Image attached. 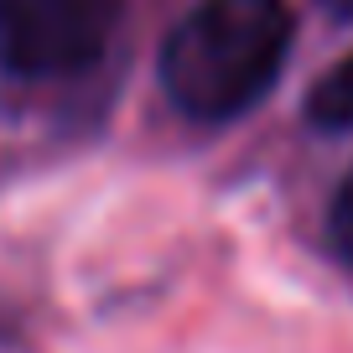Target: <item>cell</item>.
<instances>
[{
  "mask_svg": "<svg viewBox=\"0 0 353 353\" xmlns=\"http://www.w3.org/2000/svg\"><path fill=\"white\" fill-rule=\"evenodd\" d=\"M291 42L281 0H203L161 52V83L198 120H229L260 99Z\"/></svg>",
  "mask_w": 353,
  "mask_h": 353,
  "instance_id": "1",
  "label": "cell"
},
{
  "mask_svg": "<svg viewBox=\"0 0 353 353\" xmlns=\"http://www.w3.org/2000/svg\"><path fill=\"white\" fill-rule=\"evenodd\" d=\"M125 0H0V63L21 78H63L110 47Z\"/></svg>",
  "mask_w": 353,
  "mask_h": 353,
  "instance_id": "2",
  "label": "cell"
},
{
  "mask_svg": "<svg viewBox=\"0 0 353 353\" xmlns=\"http://www.w3.org/2000/svg\"><path fill=\"white\" fill-rule=\"evenodd\" d=\"M307 114H312V125H322V130H348L353 125V57L338 63L317 88H312Z\"/></svg>",
  "mask_w": 353,
  "mask_h": 353,
  "instance_id": "3",
  "label": "cell"
},
{
  "mask_svg": "<svg viewBox=\"0 0 353 353\" xmlns=\"http://www.w3.org/2000/svg\"><path fill=\"white\" fill-rule=\"evenodd\" d=\"M327 229H332V244H338V250L353 260V176L338 188V198H332V219H327Z\"/></svg>",
  "mask_w": 353,
  "mask_h": 353,
  "instance_id": "4",
  "label": "cell"
},
{
  "mask_svg": "<svg viewBox=\"0 0 353 353\" xmlns=\"http://www.w3.org/2000/svg\"><path fill=\"white\" fill-rule=\"evenodd\" d=\"M332 11H343V16H353V0H327Z\"/></svg>",
  "mask_w": 353,
  "mask_h": 353,
  "instance_id": "5",
  "label": "cell"
}]
</instances>
